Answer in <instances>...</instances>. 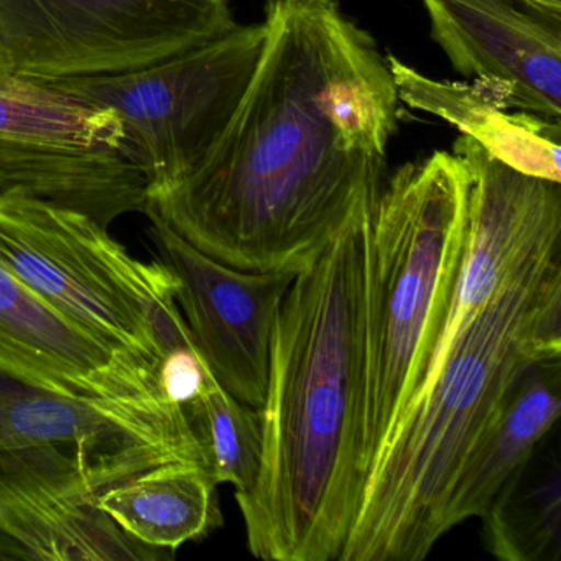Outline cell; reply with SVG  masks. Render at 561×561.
Listing matches in <instances>:
<instances>
[{"mask_svg": "<svg viewBox=\"0 0 561 561\" xmlns=\"http://www.w3.org/2000/svg\"><path fill=\"white\" fill-rule=\"evenodd\" d=\"M265 41L225 133L146 215L239 271L300 272L379 196L396 83L336 0H268Z\"/></svg>", "mask_w": 561, "mask_h": 561, "instance_id": "obj_1", "label": "cell"}, {"mask_svg": "<svg viewBox=\"0 0 561 561\" xmlns=\"http://www.w3.org/2000/svg\"><path fill=\"white\" fill-rule=\"evenodd\" d=\"M376 199L295 275L278 308L261 407V471L251 492L236 497L249 551L261 560L340 561L359 512Z\"/></svg>", "mask_w": 561, "mask_h": 561, "instance_id": "obj_2", "label": "cell"}, {"mask_svg": "<svg viewBox=\"0 0 561 561\" xmlns=\"http://www.w3.org/2000/svg\"><path fill=\"white\" fill-rule=\"evenodd\" d=\"M561 356V252L531 259L472 310L449 308L425 379L367 476L340 561H422L512 390Z\"/></svg>", "mask_w": 561, "mask_h": 561, "instance_id": "obj_3", "label": "cell"}, {"mask_svg": "<svg viewBox=\"0 0 561 561\" xmlns=\"http://www.w3.org/2000/svg\"><path fill=\"white\" fill-rule=\"evenodd\" d=\"M472 179L435 152L383 182L373 211L359 465L364 485L425 379L465 259Z\"/></svg>", "mask_w": 561, "mask_h": 561, "instance_id": "obj_4", "label": "cell"}, {"mask_svg": "<svg viewBox=\"0 0 561 561\" xmlns=\"http://www.w3.org/2000/svg\"><path fill=\"white\" fill-rule=\"evenodd\" d=\"M0 262L84 333L157 377L193 334L163 262L134 259L94 219L0 192Z\"/></svg>", "mask_w": 561, "mask_h": 561, "instance_id": "obj_5", "label": "cell"}, {"mask_svg": "<svg viewBox=\"0 0 561 561\" xmlns=\"http://www.w3.org/2000/svg\"><path fill=\"white\" fill-rule=\"evenodd\" d=\"M265 25H236L215 41L139 70L45 81L119 117L150 179L153 199L192 175L238 110Z\"/></svg>", "mask_w": 561, "mask_h": 561, "instance_id": "obj_6", "label": "cell"}, {"mask_svg": "<svg viewBox=\"0 0 561 561\" xmlns=\"http://www.w3.org/2000/svg\"><path fill=\"white\" fill-rule=\"evenodd\" d=\"M0 192L81 213L103 228L150 206V179L110 110L45 81L0 80Z\"/></svg>", "mask_w": 561, "mask_h": 561, "instance_id": "obj_7", "label": "cell"}, {"mask_svg": "<svg viewBox=\"0 0 561 561\" xmlns=\"http://www.w3.org/2000/svg\"><path fill=\"white\" fill-rule=\"evenodd\" d=\"M228 0H0V44L14 77L124 73L236 27Z\"/></svg>", "mask_w": 561, "mask_h": 561, "instance_id": "obj_8", "label": "cell"}, {"mask_svg": "<svg viewBox=\"0 0 561 561\" xmlns=\"http://www.w3.org/2000/svg\"><path fill=\"white\" fill-rule=\"evenodd\" d=\"M149 236L175 277V298L222 389L261 410L278 308L297 272L239 271L215 261L149 215Z\"/></svg>", "mask_w": 561, "mask_h": 561, "instance_id": "obj_9", "label": "cell"}, {"mask_svg": "<svg viewBox=\"0 0 561 561\" xmlns=\"http://www.w3.org/2000/svg\"><path fill=\"white\" fill-rule=\"evenodd\" d=\"M114 482L68 446L0 449V534L38 561H160L98 505Z\"/></svg>", "mask_w": 561, "mask_h": 561, "instance_id": "obj_10", "label": "cell"}, {"mask_svg": "<svg viewBox=\"0 0 561 561\" xmlns=\"http://www.w3.org/2000/svg\"><path fill=\"white\" fill-rule=\"evenodd\" d=\"M0 373L65 393L188 423L159 379L123 359L38 297L0 262Z\"/></svg>", "mask_w": 561, "mask_h": 561, "instance_id": "obj_11", "label": "cell"}, {"mask_svg": "<svg viewBox=\"0 0 561 561\" xmlns=\"http://www.w3.org/2000/svg\"><path fill=\"white\" fill-rule=\"evenodd\" d=\"M35 446L75 448L114 484L163 462L206 466L190 423L65 396L0 373V449Z\"/></svg>", "mask_w": 561, "mask_h": 561, "instance_id": "obj_12", "label": "cell"}, {"mask_svg": "<svg viewBox=\"0 0 561 561\" xmlns=\"http://www.w3.org/2000/svg\"><path fill=\"white\" fill-rule=\"evenodd\" d=\"M462 77L488 80L514 111L561 119V12L528 0H422Z\"/></svg>", "mask_w": 561, "mask_h": 561, "instance_id": "obj_13", "label": "cell"}, {"mask_svg": "<svg viewBox=\"0 0 561 561\" xmlns=\"http://www.w3.org/2000/svg\"><path fill=\"white\" fill-rule=\"evenodd\" d=\"M387 64L403 103L451 124L504 165L561 183L560 119L511 110L507 94L492 81L430 80L392 55Z\"/></svg>", "mask_w": 561, "mask_h": 561, "instance_id": "obj_14", "label": "cell"}, {"mask_svg": "<svg viewBox=\"0 0 561 561\" xmlns=\"http://www.w3.org/2000/svg\"><path fill=\"white\" fill-rule=\"evenodd\" d=\"M561 410V356L534 364L476 449L453 491L446 530L481 517L499 489L553 432Z\"/></svg>", "mask_w": 561, "mask_h": 561, "instance_id": "obj_15", "label": "cell"}, {"mask_svg": "<svg viewBox=\"0 0 561 561\" xmlns=\"http://www.w3.org/2000/svg\"><path fill=\"white\" fill-rule=\"evenodd\" d=\"M216 485L206 466L170 461L104 489L98 505L140 543L175 557L222 524Z\"/></svg>", "mask_w": 561, "mask_h": 561, "instance_id": "obj_16", "label": "cell"}, {"mask_svg": "<svg viewBox=\"0 0 561 561\" xmlns=\"http://www.w3.org/2000/svg\"><path fill=\"white\" fill-rule=\"evenodd\" d=\"M479 518L485 548L499 560H560L561 465L557 448H548L543 439Z\"/></svg>", "mask_w": 561, "mask_h": 561, "instance_id": "obj_17", "label": "cell"}, {"mask_svg": "<svg viewBox=\"0 0 561 561\" xmlns=\"http://www.w3.org/2000/svg\"><path fill=\"white\" fill-rule=\"evenodd\" d=\"M185 413L216 484L234 485L236 497L251 492L261 471V410L213 380Z\"/></svg>", "mask_w": 561, "mask_h": 561, "instance_id": "obj_18", "label": "cell"}, {"mask_svg": "<svg viewBox=\"0 0 561 561\" xmlns=\"http://www.w3.org/2000/svg\"><path fill=\"white\" fill-rule=\"evenodd\" d=\"M0 560H31L27 551L9 538L8 535L0 534Z\"/></svg>", "mask_w": 561, "mask_h": 561, "instance_id": "obj_19", "label": "cell"}, {"mask_svg": "<svg viewBox=\"0 0 561 561\" xmlns=\"http://www.w3.org/2000/svg\"><path fill=\"white\" fill-rule=\"evenodd\" d=\"M8 77H12L11 61H9L4 47L0 44V80H4Z\"/></svg>", "mask_w": 561, "mask_h": 561, "instance_id": "obj_20", "label": "cell"}, {"mask_svg": "<svg viewBox=\"0 0 561 561\" xmlns=\"http://www.w3.org/2000/svg\"><path fill=\"white\" fill-rule=\"evenodd\" d=\"M528 2L540 5V8L550 9V11L561 12V0H528Z\"/></svg>", "mask_w": 561, "mask_h": 561, "instance_id": "obj_21", "label": "cell"}]
</instances>
